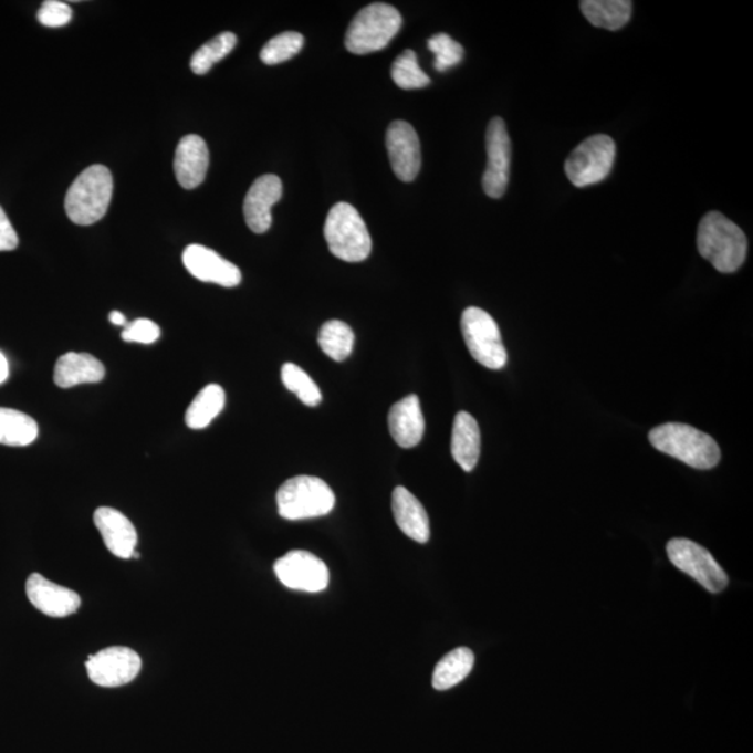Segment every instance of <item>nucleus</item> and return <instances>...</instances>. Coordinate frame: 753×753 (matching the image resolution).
I'll use <instances>...</instances> for the list:
<instances>
[{
    "instance_id": "1",
    "label": "nucleus",
    "mask_w": 753,
    "mask_h": 753,
    "mask_svg": "<svg viewBox=\"0 0 753 753\" xmlns=\"http://www.w3.org/2000/svg\"><path fill=\"white\" fill-rule=\"evenodd\" d=\"M698 250L715 270L731 274L741 269L746 259L745 233L720 212H709L698 228Z\"/></svg>"
},
{
    "instance_id": "2",
    "label": "nucleus",
    "mask_w": 753,
    "mask_h": 753,
    "mask_svg": "<svg viewBox=\"0 0 753 753\" xmlns=\"http://www.w3.org/2000/svg\"><path fill=\"white\" fill-rule=\"evenodd\" d=\"M651 446L688 467L708 470L718 467L721 458L718 442L696 427L666 423L650 431Z\"/></svg>"
},
{
    "instance_id": "3",
    "label": "nucleus",
    "mask_w": 753,
    "mask_h": 753,
    "mask_svg": "<svg viewBox=\"0 0 753 753\" xmlns=\"http://www.w3.org/2000/svg\"><path fill=\"white\" fill-rule=\"evenodd\" d=\"M114 194V178L104 165H93L73 181L65 200L69 219L88 227L103 219Z\"/></svg>"
},
{
    "instance_id": "4",
    "label": "nucleus",
    "mask_w": 753,
    "mask_h": 753,
    "mask_svg": "<svg viewBox=\"0 0 753 753\" xmlns=\"http://www.w3.org/2000/svg\"><path fill=\"white\" fill-rule=\"evenodd\" d=\"M324 237L331 253L346 263H360L372 253V238L359 211L338 202L325 219Z\"/></svg>"
},
{
    "instance_id": "5",
    "label": "nucleus",
    "mask_w": 753,
    "mask_h": 753,
    "mask_svg": "<svg viewBox=\"0 0 753 753\" xmlns=\"http://www.w3.org/2000/svg\"><path fill=\"white\" fill-rule=\"evenodd\" d=\"M402 18L387 3H372L352 20L346 31V50L355 55H367L384 50L399 33Z\"/></svg>"
},
{
    "instance_id": "6",
    "label": "nucleus",
    "mask_w": 753,
    "mask_h": 753,
    "mask_svg": "<svg viewBox=\"0 0 753 753\" xmlns=\"http://www.w3.org/2000/svg\"><path fill=\"white\" fill-rule=\"evenodd\" d=\"M278 512L287 521L328 515L335 506V494L324 480L295 477L286 480L276 493Z\"/></svg>"
},
{
    "instance_id": "7",
    "label": "nucleus",
    "mask_w": 753,
    "mask_h": 753,
    "mask_svg": "<svg viewBox=\"0 0 753 753\" xmlns=\"http://www.w3.org/2000/svg\"><path fill=\"white\" fill-rule=\"evenodd\" d=\"M461 328L464 344L474 360L491 370H500L505 366V346L502 344L499 325L489 313L479 307L464 310Z\"/></svg>"
},
{
    "instance_id": "8",
    "label": "nucleus",
    "mask_w": 753,
    "mask_h": 753,
    "mask_svg": "<svg viewBox=\"0 0 753 753\" xmlns=\"http://www.w3.org/2000/svg\"><path fill=\"white\" fill-rule=\"evenodd\" d=\"M616 161V143L611 137L597 135L586 138L565 163V174L576 187H587L605 180Z\"/></svg>"
},
{
    "instance_id": "9",
    "label": "nucleus",
    "mask_w": 753,
    "mask_h": 753,
    "mask_svg": "<svg viewBox=\"0 0 753 753\" xmlns=\"http://www.w3.org/2000/svg\"><path fill=\"white\" fill-rule=\"evenodd\" d=\"M672 564L691 576L710 593H720L729 586V576L707 548L688 538H672L667 544Z\"/></svg>"
},
{
    "instance_id": "10",
    "label": "nucleus",
    "mask_w": 753,
    "mask_h": 753,
    "mask_svg": "<svg viewBox=\"0 0 753 753\" xmlns=\"http://www.w3.org/2000/svg\"><path fill=\"white\" fill-rule=\"evenodd\" d=\"M488 168L483 175V189L491 199H501L509 187L512 147L505 122L494 117L485 133Z\"/></svg>"
},
{
    "instance_id": "11",
    "label": "nucleus",
    "mask_w": 753,
    "mask_h": 753,
    "mask_svg": "<svg viewBox=\"0 0 753 753\" xmlns=\"http://www.w3.org/2000/svg\"><path fill=\"white\" fill-rule=\"evenodd\" d=\"M90 680L104 688H116L132 682L142 671V659L135 650L114 646L90 656L87 663Z\"/></svg>"
},
{
    "instance_id": "12",
    "label": "nucleus",
    "mask_w": 753,
    "mask_h": 753,
    "mask_svg": "<svg viewBox=\"0 0 753 753\" xmlns=\"http://www.w3.org/2000/svg\"><path fill=\"white\" fill-rule=\"evenodd\" d=\"M275 575L282 585L293 590L317 593L328 586L330 573L316 555L295 550L276 561Z\"/></svg>"
},
{
    "instance_id": "13",
    "label": "nucleus",
    "mask_w": 753,
    "mask_h": 753,
    "mask_svg": "<svg viewBox=\"0 0 753 753\" xmlns=\"http://www.w3.org/2000/svg\"><path fill=\"white\" fill-rule=\"evenodd\" d=\"M387 149L394 174L409 184L420 172L421 149L418 133L408 122L395 121L387 130Z\"/></svg>"
},
{
    "instance_id": "14",
    "label": "nucleus",
    "mask_w": 753,
    "mask_h": 753,
    "mask_svg": "<svg viewBox=\"0 0 753 753\" xmlns=\"http://www.w3.org/2000/svg\"><path fill=\"white\" fill-rule=\"evenodd\" d=\"M186 270L201 282L234 287L242 282V272L211 249L201 244H190L181 255Z\"/></svg>"
},
{
    "instance_id": "15",
    "label": "nucleus",
    "mask_w": 753,
    "mask_h": 753,
    "mask_svg": "<svg viewBox=\"0 0 753 753\" xmlns=\"http://www.w3.org/2000/svg\"><path fill=\"white\" fill-rule=\"evenodd\" d=\"M25 593L36 610L53 618L72 616L82 606V599L76 592L53 584L41 574L29 576Z\"/></svg>"
},
{
    "instance_id": "16",
    "label": "nucleus",
    "mask_w": 753,
    "mask_h": 753,
    "mask_svg": "<svg viewBox=\"0 0 753 753\" xmlns=\"http://www.w3.org/2000/svg\"><path fill=\"white\" fill-rule=\"evenodd\" d=\"M282 181L275 175H264L251 185L245 195V223L254 233H265L272 223V207L281 200Z\"/></svg>"
},
{
    "instance_id": "17",
    "label": "nucleus",
    "mask_w": 753,
    "mask_h": 753,
    "mask_svg": "<svg viewBox=\"0 0 753 753\" xmlns=\"http://www.w3.org/2000/svg\"><path fill=\"white\" fill-rule=\"evenodd\" d=\"M97 526L106 548L122 559L132 558L138 542L135 525L121 511L101 506L94 514Z\"/></svg>"
},
{
    "instance_id": "18",
    "label": "nucleus",
    "mask_w": 753,
    "mask_h": 753,
    "mask_svg": "<svg viewBox=\"0 0 753 753\" xmlns=\"http://www.w3.org/2000/svg\"><path fill=\"white\" fill-rule=\"evenodd\" d=\"M210 167V151L200 136L181 138L176 148L174 169L176 179L184 189L191 190L205 181Z\"/></svg>"
},
{
    "instance_id": "19",
    "label": "nucleus",
    "mask_w": 753,
    "mask_h": 753,
    "mask_svg": "<svg viewBox=\"0 0 753 753\" xmlns=\"http://www.w3.org/2000/svg\"><path fill=\"white\" fill-rule=\"evenodd\" d=\"M388 426L399 447L418 446L425 435V416L419 398L416 395H408L395 404L388 414Z\"/></svg>"
},
{
    "instance_id": "20",
    "label": "nucleus",
    "mask_w": 753,
    "mask_h": 753,
    "mask_svg": "<svg viewBox=\"0 0 753 753\" xmlns=\"http://www.w3.org/2000/svg\"><path fill=\"white\" fill-rule=\"evenodd\" d=\"M393 512L395 522L406 536L421 544L429 542V515L421 502L402 485L394 490Z\"/></svg>"
},
{
    "instance_id": "21",
    "label": "nucleus",
    "mask_w": 753,
    "mask_h": 753,
    "mask_svg": "<svg viewBox=\"0 0 753 753\" xmlns=\"http://www.w3.org/2000/svg\"><path fill=\"white\" fill-rule=\"evenodd\" d=\"M105 378V367L97 357L90 354H69L59 357L53 372V381L59 388H72L80 384H97Z\"/></svg>"
},
{
    "instance_id": "22",
    "label": "nucleus",
    "mask_w": 753,
    "mask_h": 753,
    "mask_svg": "<svg viewBox=\"0 0 753 753\" xmlns=\"http://www.w3.org/2000/svg\"><path fill=\"white\" fill-rule=\"evenodd\" d=\"M451 452L464 472H472L480 458V429L468 412H459L453 420Z\"/></svg>"
},
{
    "instance_id": "23",
    "label": "nucleus",
    "mask_w": 753,
    "mask_h": 753,
    "mask_svg": "<svg viewBox=\"0 0 753 753\" xmlns=\"http://www.w3.org/2000/svg\"><path fill=\"white\" fill-rule=\"evenodd\" d=\"M581 10L587 21L599 29H623L632 15V2L628 0H584Z\"/></svg>"
},
{
    "instance_id": "24",
    "label": "nucleus",
    "mask_w": 753,
    "mask_h": 753,
    "mask_svg": "<svg viewBox=\"0 0 753 753\" xmlns=\"http://www.w3.org/2000/svg\"><path fill=\"white\" fill-rule=\"evenodd\" d=\"M226 406V391L218 384L201 389L186 412V425L191 430H202L222 412Z\"/></svg>"
},
{
    "instance_id": "25",
    "label": "nucleus",
    "mask_w": 753,
    "mask_h": 753,
    "mask_svg": "<svg viewBox=\"0 0 753 753\" xmlns=\"http://www.w3.org/2000/svg\"><path fill=\"white\" fill-rule=\"evenodd\" d=\"M39 437V425L20 410L0 408V445L27 447Z\"/></svg>"
},
{
    "instance_id": "26",
    "label": "nucleus",
    "mask_w": 753,
    "mask_h": 753,
    "mask_svg": "<svg viewBox=\"0 0 753 753\" xmlns=\"http://www.w3.org/2000/svg\"><path fill=\"white\" fill-rule=\"evenodd\" d=\"M474 666L473 651L468 648H458L442 657L440 663L436 666L432 674V687L437 691H447L458 686L470 674Z\"/></svg>"
},
{
    "instance_id": "27",
    "label": "nucleus",
    "mask_w": 753,
    "mask_h": 753,
    "mask_svg": "<svg viewBox=\"0 0 753 753\" xmlns=\"http://www.w3.org/2000/svg\"><path fill=\"white\" fill-rule=\"evenodd\" d=\"M318 345L331 359L344 362L354 352L355 333L348 324L339 320H330L320 330Z\"/></svg>"
},
{
    "instance_id": "28",
    "label": "nucleus",
    "mask_w": 753,
    "mask_h": 753,
    "mask_svg": "<svg viewBox=\"0 0 753 753\" xmlns=\"http://www.w3.org/2000/svg\"><path fill=\"white\" fill-rule=\"evenodd\" d=\"M237 44L238 36L233 33H229V31L217 35L216 39L207 42V44L195 52V55L190 61L191 71L196 74H200V76L210 72L211 67L216 65V63L221 62L223 57H227Z\"/></svg>"
},
{
    "instance_id": "29",
    "label": "nucleus",
    "mask_w": 753,
    "mask_h": 753,
    "mask_svg": "<svg viewBox=\"0 0 753 753\" xmlns=\"http://www.w3.org/2000/svg\"><path fill=\"white\" fill-rule=\"evenodd\" d=\"M281 378L284 386L295 394L304 405L314 408V406L322 404V391L303 368L293 365V363H286L282 367Z\"/></svg>"
},
{
    "instance_id": "30",
    "label": "nucleus",
    "mask_w": 753,
    "mask_h": 753,
    "mask_svg": "<svg viewBox=\"0 0 753 753\" xmlns=\"http://www.w3.org/2000/svg\"><path fill=\"white\" fill-rule=\"evenodd\" d=\"M391 76L394 83L402 90L425 88L431 82L430 77L419 67L418 56L410 50H406L402 55L395 59Z\"/></svg>"
},
{
    "instance_id": "31",
    "label": "nucleus",
    "mask_w": 753,
    "mask_h": 753,
    "mask_svg": "<svg viewBox=\"0 0 753 753\" xmlns=\"http://www.w3.org/2000/svg\"><path fill=\"white\" fill-rule=\"evenodd\" d=\"M304 39L302 34L295 33V31H287V33L276 35L266 42L260 52V57L265 65H280V63L296 56L302 51Z\"/></svg>"
},
{
    "instance_id": "32",
    "label": "nucleus",
    "mask_w": 753,
    "mask_h": 753,
    "mask_svg": "<svg viewBox=\"0 0 753 753\" xmlns=\"http://www.w3.org/2000/svg\"><path fill=\"white\" fill-rule=\"evenodd\" d=\"M427 45L436 55L435 67L437 72H446L448 69L459 65L464 55L463 46L448 34L431 36Z\"/></svg>"
},
{
    "instance_id": "33",
    "label": "nucleus",
    "mask_w": 753,
    "mask_h": 753,
    "mask_svg": "<svg viewBox=\"0 0 753 753\" xmlns=\"http://www.w3.org/2000/svg\"><path fill=\"white\" fill-rule=\"evenodd\" d=\"M161 336V328L158 324L147 318H137L135 322L127 324L123 330L122 339L126 342H137V344L149 345L154 344Z\"/></svg>"
},
{
    "instance_id": "34",
    "label": "nucleus",
    "mask_w": 753,
    "mask_h": 753,
    "mask_svg": "<svg viewBox=\"0 0 753 753\" xmlns=\"http://www.w3.org/2000/svg\"><path fill=\"white\" fill-rule=\"evenodd\" d=\"M73 18V10L65 2H57V0H48L42 4L39 12V21L42 25L57 29V27H65L71 23Z\"/></svg>"
},
{
    "instance_id": "35",
    "label": "nucleus",
    "mask_w": 753,
    "mask_h": 753,
    "mask_svg": "<svg viewBox=\"0 0 753 753\" xmlns=\"http://www.w3.org/2000/svg\"><path fill=\"white\" fill-rule=\"evenodd\" d=\"M19 245V237L3 208L0 207V251L14 250Z\"/></svg>"
},
{
    "instance_id": "36",
    "label": "nucleus",
    "mask_w": 753,
    "mask_h": 753,
    "mask_svg": "<svg viewBox=\"0 0 753 753\" xmlns=\"http://www.w3.org/2000/svg\"><path fill=\"white\" fill-rule=\"evenodd\" d=\"M9 378V363L7 356L0 352V384L7 383Z\"/></svg>"
},
{
    "instance_id": "37",
    "label": "nucleus",
    "mask_w": 753,
    "mask_h": 753,
    "mask_svg": "<svg viewBox=\"0 0 753 753\" xmlns=\"http://www.w3.org/2000/svg\"><path fill=\"white\" fill-rule=\"evenodd\" d=\"M109 322L114 325H126L127 323L126 317L121 312H117V310L109 314Z\"/></svg>"
}]
</instances>
